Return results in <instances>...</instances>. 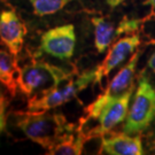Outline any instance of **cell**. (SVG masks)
<instances>
[{
	"instance_id": "6da1fadb",
	"label": "cell",
	"mask_w": 155,
	"mask_h": 155,
	"mask_svg": "<svg viewBox=\"0 0 155 155\" xmlns=\"http://www.w3.org/2000/svg\"><path fill=\"white\" fill-rule=\"evenodd\" d=\"M12 117L17 129L24 136L45 150H50L63 132L74 123H69L61 113H48L47 110L12 111Z\"/></svg>"
},
{
	"instance_id": "7a4b0ae2",
	"label": "cell",
	"mask_w": 155,
	"mask_h": 155,
	"mask_svg": "<svg viewBox=\"0 0 155 155\" xmlns=\"http://www.w3.org/2000/svg\"><path fill=\"white\" fill-rule=\"evenodd\" d=\"M74 72L46 61L32 60L20 67L17 75L18 90L29 99L38 97L72 78Z\"/></svg>"
},
{
	"instance_id": "3957f363",
	"label": "cell",
	"mask_w": 155,
	"mask_h": 155,
	"mask_svg": "<svg viewBox=\"0 0 155 155\" xmlns=\"http://www.w3.org/2000/svg\"><path fill=\"white\" fill-rule=\"evenodd\" d=\"M155 120V87L146 72L143 71L138 81L132 105L123 124V132L129 134L141 133Z\"/></svg>"
},
{
	"instance_id": "277c9868",
	"label": "cell",
	"mask_w": 155,
	"mask_h": 155,
	"mask_svg": "<svg viewBox=\"0 0 155 155\" xmlns=\"http://www.w3.org/2000/svg\"><path fill=\"white\" fill-rule=\"evenodd\" d=\"M94 70H86L78 75L76 78H70L68 83L63 86L58 85L56 87L50 90L38 97H33L28 100L27 109L31 111L50 110L56 107L64 105L71 101L85 90L91 83H93Z\"/></svg>"
},
{
	"instance_id": "5b68a950",
	"label": "cell",
	"mask_w": 155,
	"mask_h": 155,
	"mask_svg": "<svg viewBox=\"0 0 155 155\" xmlns=\"http://www.w3.org/2000/svg\"><path fill=\"white\" fill-rule=\"evenodd\" d=\"M140 55H141V51L137 50L129 59L127 64L122 67L116 75L111 78L105 91L92 104H90L85 108L84 110L85 117H83L85 122H87L89 120H97L104 106L107 105L110 100L121 97L130 87H132L133 78H134V74H136V69H137Z\"/></svg>"
},
{
	"instance_id": "8992f818",
	"label": "cell",
	"mask_w": 155,
	"mask_h": 155,
	"mask_svg": "<svg viewBox=\"0 0 155 155\" xmlns=\"http://www.w3.org/2000/svg\"><path fill=\"white\" fill-rule=\"evenodd\" d=\"M133 91H134V85L121 97L110 100L107 105L104 106V108L101 109L99 116L97 118L99 120V124L97 127H92L89 131H86L89 139L101 138L106 134L110 133L113 129L120 123L125 121L129 113V108H130V100H131Z\"/></svg>"
},
{
	"instance_id": "52a82bcc",
	"label": "cell",
	"mask_w": 155,
	"mask_h": 155,
	"mask_svg": "<svg viewBox=\"0 0 155 155\" xmlns=\"http://www.w3.org/2000/svg\"><path fill=\"white\" fill-rule=\"evenodd\" d=\"M75 46V27L64 24L50 29L41 35L39 51L60 60H69L74 55Z\"/></svg>"
},
{
	"instance_id": "ba28073f",
	"label": "cell",
	"mask_w": 155,
	"mask_h": 155,
	"mask_svg": "<svg viewBox=\"0 0 155 155\" xmlns=\"http://www.w3.org/2000/svg\"><path fill=\"white\" fill-rule=\"evenodd\" d=\"M139 45H140V36L138 33L125 36L110 45L109 48L107 50L105 59L94 69V79L92 84L100 85L104 78L109 76V74L116 67L125 61L130 55H132L139 47Z\"/></svg>"
},
{
	"instance_id": "9c48e42d",
	"label": "cell",
	"mask_w": 155,
	"mask_h": 155,
	"mask_svg": "<svg viewBox=\"0 0 155 155\" xmlns=\"http://www.w3.org/2000/svg\"><path fill=\"white\" fill-rule=\"evenodd\" d=\"M27 27L14 8L2 9L0 13V40L15 56L24 45Z\"/></svg>"
},
{
	"instance_id": "30bf717a",
	"label": "cell",
	"mask_w": 155,
	"mask_h": 155,
	"mask_svg": "<svg viewBox=\"0 0 155 155\" xmlns=\"http://www.w3.org/2000/svg\"><path fill=\"white\" fill-rule=\"evenodd\" d=\"M84 118H81L77 124H72L66 132L60 136L56 143L50 150L47 155H79L83 153L84 145L89 140L87 132L84 131Z\"/></svg>"
},
{
	"instance_id": "8fae6325",
	"label": "cell",
	"mask_w": 155,
	"mask_h": 155,
	"mask_svg": "<svg viewBox=\"0 0 155 155\" xmlns=\"http://www.w3.org/2000/svg\"><path fill=\"white\" fill-rule=\"evenodd\" d=\"M100 154L108 155H141L144 154L140 136L129 133H113L101 137Z\"/></svg>"
},
{
	"instance_id": "7c38bea8",
	"label": "cell",
	"mask_w": 155,
	"mask_h": 155,
	"mask_svg": "<svg viewBox=\"0 0 155 155\" xmlns=\"http://www.w3.org/2000/svg\"><path fill=\"white\" fill-rule=\"evenodd\" d=\"M20 67L17 66L16 56L7 47L0 45V83L9 92L11 97H15L18 89L17 75Z\"/></svg>"
},
{
	"instance_id": "4fadbf2b",
	"label": "cell",
	"mask_w": 155,
	"mask_h": 155,
	"mask_svg": "<svg viewBox=\"0 0 155 155\" xmlns=\"http://www.w3.org/2000/svg\"><path fill=\"white\" fill-rule=\"evenodd\" d=\"M92 24L94 28V46L98 53H105L109 48L114 39L120 35L117 32V28L108 21L107 18L101 16L92 17Z\"/></svg>"
},
{
	"instance_id": "5bb4252c",
	"label": "cell",
	"mask_w": 155,
	"mask_h": 155,
	"mask_svg": "<svg viewBox=\"0 0 155 155\" xmlns=\"http://www.w3.org/2000/svg\"><path fill=\"white\" fill-rule=\"evenodd\" d=\"M72 0H29L36 16L53 15L63 9Z\"/></svg>"
},
{
	"instance_id": "9a60e30c",
	"label": "cell",
	"mask_w": 155,
	"mask_h": 155,
	"mask_svg": "<svg viewBox=\"0 0 155 155\" xmlns=\"http://www.w3.org/2000/svg\"><path fill=\"white\" fill-rule=\"evenodd\" d=\"M8 104H9V101L7 99L6 94L0 89V134L7 131V120H8L7 107H8Z\"/></svg>"
},
{
	"instance_id": "2e32d148",
	"label": "cell",
	"mask_w": 155,
	"mask_h": 155,
	"mask_svg": "<svg viewBox=\"0 0 155 155\" xmlns=\"http://www.w3.org/2000/svg\"><path fill=\"white\" fill-rule=\"evenodd\" d=\"M144 5L148 6V7L150 8V15L146 17V18H144V21L145 20H148V18H150V17H155V0H145Z\"/></svg>"
},
{
	"instance_id": "e0dca14e",
	"label": "cell",
	"mask_w": 155,
	"mask_h": 155,
	"mask_svg": "<svg viewBox=\"0 0 155 155\" xmlns=\"http://www.w3.org/2000/svg\"><path fill=\"white\" fill-rule=\"evenodd\" d=\"M153 44L155 45V41H153ZM147 66H148V68H150V70H152V71L155 72V50L153 51V53H152L150 56L148 58Z\"/></svg>"
},
{
	"instance_id": "ac0fdd59",
	"label": "cell",
	"mask_w": 155,
	"mask_h": 155,
	"mask_svg": "<svg viewBox=\"0 0 155 155\" xmlns=\"http://www.w3.org/2000/svg\"><path fill=\"white\" fill-rule=\"evenodd\" d=\"M124 0H106V4L109 6L110 8H116L117 6H120Z\"/></svg>"
},
{
	"instance_id": "d6986e66",
	"label": "cell",
	"mask_w": 155,
	"mask_h": 155,
	"mask_svg": "<svg viewBox=\"0 0 155 155\" xmlns=\"http://www.w3.org/2000/svg\"><path fill=\"white\" fill-rule=\"evenodd\" d=\"M0 1H2V2H5L6 5H9V4H8V2H7V1H6V0H0ZM11 6V5H9Z\"/></svg>"
}]
</instances>
